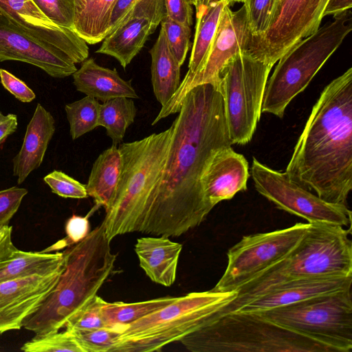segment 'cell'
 Here are the masks:
<instances>
[{
	"mask_svg": "<svg viewBox=\"0 0 352 352\" xmlns=\"http://www.w3.org/2000/svg\"><path fill=\"white\" fill-rule=\"evenodd\" d=\"M166 163L139 232L179 236L198 226L214 208L202 177L214 154L232 145L217 85L190 89L171 124Z\"/></svg>",
	"mask_w": 352,
	"mask_h": 352,
	"instance_id": "1",
	"label": "cell"
},
{
	"mask_svg": "<svg viewBox=\"0 0 352 352\" xmlns=\"http://www.w3.org/2000/svg\"><path fill=\"white\" fill-rule=\"evenodd\" d=\"M285 173L322 199L346 206L352 190L351 67L321 92Z\"/></svg>",
	"mask_w": 352,
	"mask_h": 352,
	"instance_id": "2",
	"label": "cell"
},
{
	"mask_svg": "<svg viewBox=\"0 0 352 352\" xmlns=\"http://www.w3.org/2000/svg\"><path fill=\"white\" fill-rule=\"evenodd\" d=\"M104 223L81 241L63 252L64 269L51 292L23 327L43 335L65 328L68 320L96 295L114 268L116 254L111 249Z\"/></svg>",
	"mask_w": 352,
	"mask_h": 352,
	"instance_id": "3",
	"label": "cell"
},
{
	"mask_svg": "<svg viewBox=\"0 0 352 352\" xmlns=\"http://www.w3.org/2000/svg\"><path fill=\"white\" fill-rule=\"evenodd\" d=\"M351 227L309 223L307 232L281 260L263 270L239 287L245 301L294 279L352 275Z\"/></svg>",
	"mask_w": 352,
	"mask_h": 352,
	"instance_id": "4",
	"label": "cell"
},
{
	"mask_svg": "<svg viewBox=\"0 0 352 352\" xmlns=\"http://www.w3.org/2000/svg\"><path fill=\"white\" fill-rule=\"evenodd\" d=\"M173 127L142 140L120 144L123 168L103 223L107 239L139 232L170 145Z\"/></svg>",
	"mask_w": 352,
	"mask_h": 352,
	"instance_id": "5",
	"label": "cell"
},
{
	"mask_svg": "<svg viewBox=\"0 0 352 352\" xmlns=\"http://www.w3.org/2000/svg\"><path fill=\"white\" fill-rule=\"evenodd\" d=\"M180 342L192 352H334L322 342L251 312L224 314Z\"/></svg>",
	"mask_w": 352,
	"mask_h": 352,
	"instance_id": "6",
	"label": "cell"
},
{
	"mask_svg": "<svg viewBox=\"0 0 352 352\" xmlns=\"http://www.w3.org/2000/svg\"><path fill=\"white\" fill-rule=\"evenodd\" d=\"M352 29L350 10L335 15L285 54L267 80L261 113L283 118L289 102L309 84Z\"/></svg>",
	"mask_w": 352,
	"mask_h": 352,
	"instance_id": "7",
	"label": "cell"
},
{
	"mask_svg": "<svg viewBox=\"0 0 352 352\" xmlns=\"http://www.w3.org/2000/svg\"><path fill=\"white\" fill-rule=\"evenodd\" d=\"M236 292H191L131 323L111 352H151L180 341L208 324L212 314L235 298Z\"/></svg>",
	"mask_w": 352,
	"mask_h": 352,
	"instance_id": "8",
	"label": "cell"
},
{
	"mask_svg": "<svg viewBox=\"0 0 352 352\" xmlns=\"http://www.w3.org/2000/svg\"><path fill=\"white\" fill-rule=\"evenodd\" d=\"M291 331L322 342L334 352L352 349L351 288L256 312Z\"/></svg>",
	"mask_w": 352,
	"mask_h": 352,
	"instance_id": "9",
	"label": "cell"
},
{
	"mask_svg": "<svg viewBox=\"0 0 352 352\" xmlns=\"http://www.w3.org/2000/svg\"><path fill=\"white\" fill-rule=\"evenodd\" d=\"M272 68L250 52H244L232 58L222 69L218 87L232 144H245L252 140Z\"/></svg>",
	"mask_w": 352,
	"mask_h": 352,
	"instance_id": "10",
	"label": "cell"
},
{
	"mask_svg": "<svg viewBox=\"0 0 352 352\" xmlns=\"http://www.w3.org/2000/svg\"><path fill=\"white\" fill-rule=\"evenodd\" d=\"M309 227L297 223L289 228L243 236L227 253L228 265L214 292L236 290L263 270L283 258Z\"/></svg>",
	"mask_w": 352,
	"mask_h": 352,
	"instance_id": "11",
	"label": "cell"
},
{
	"mask_svg": "<svg viewBox=\"0 0 352 352\" xmlns=\"http://www.w3.org/2000/svg\"><path fill=\"white\" fill-rule=\"evenodd\" d=\"M252 177L256 190L275 206L309 223L350 226L351 211L346 205L327 202L288 177L253 157Z\"/></svg>",
	"mask_w": 352,
	"mask_h": 352,
	"instance_id": "12",
	"label": "cell"
},
{
	"mask_svg": "<svg viewBox=\"0 0 352 352\" xmlns=\"http://www.w3.org/2000/svg\"><path fill=\"white\" fill-rule=\"evenodd\" d=\"M252 40L245 6L236 11L227 5L223 8L210 48L201 69L190 80L181 82L179 88L166 104L162 107L152 122L179 112L185 96L193 87L206 83L217 85L219 75L226 63L239 53L248 52Z\"/></svg>",
	"mask_w": 352,
	"mask_h": 352,
	"instance_id": "13",
	"label": "cell"
},
{
	"mask_svg": "<svg viewBox=\"0 0 352 352\" xmlns=\"http://www.w3.org/2000/svg\"><path fill=\"white\" fill-rule=\"evenodd\" d=\"M325 0H281L268 30L252 38L249 52L273 67L302 38L320 27Z\"/></svg>",
	"mask_w": 352,
	"mask_h": 352,
	"instance_id": "14",
	"label": "cell"
},
{
	"mask_svg": "<svg viewBox=\"0 0 352 352\" xmlns=\"http://www.w3.org/2000/svg\"><path fill=\"white\" fill-rule=\"evenodd\" d=\"M5 60L33 65L56 78L69 76L77 70L65 52L23 32L0 12V62Z\"/></svg>",
	"mask_w": 352,
	"mask_h": 352,
	"instance_id": "15",
	"label": "cell"
},
{
	"mask_svg": "<svg viewBox=\"0 0 352 352\" xmlns=\"http://www.w3.org/2000/svg\"><path fill=\"white\" fill-rule=\"evenodd\" d=\"M165 15L164 0H140L102 40L96 53L114 57L123 68L140 52Z\"/></svg>",
	"mask_w": 352,
	"mask_h": 352,
	"instance_id": "16",
	"label": "cell"
},
{
	"mask_svg": "<svg viewBox=\"0 0 352 352\" xmlns=\"http://www.w3.org/2000/svg\"><path fill=\"white\" fill-rule=\"evenodd\" d=\"M0 12L23 32L65 52L75 64L87 58V42L73 30L51 22L32 0H0Z\"/></svg>",
	"mask_w": 352,
	"mask_h": 352,
	"instance_id": "17",
	"label": "cell"
},
{
	"mask_svg": "<svg viewBox=\"0 0 352 352\" xmlns=\"http://www.w3.org/2000/svg\"><path fill=\"white\" fill-rule=\"evenodd\" d=\"M64 269L0 282V334L23 327L56 285Z\"/></svg>",
	"mask_w": 352,
	"mask_h": 352,
	"instance_id": "18",
	"label": "cell"
},
{
	"mask_svg": "<svg viewBox=\"0 0 352 352\" xmlns=\"http://www.w3.org/2000/svg\"><path fill=\"white\" fill-rule=\"evenodd\" d=\"M352 275L309 277L280 283L235 311L256 313L311 297L351 288Z\"/></svg>",
	"mask_w": 352,
	"mask_h": 352,
	"instance_id": "19",
	"label": "cell"
},
{
	"mask_svg": "<svg viewBox=\"0 0 352 352\" xmlns=\"http://www.w3.org/2000/svg\"><path fill=\"white\" fill-rule=\"evenodd\" d=\"M248 162L232 146L218 151L202 177L205 195L212 206L247 189Z\"/></svg>",
	"mask_w": 352,
	"mask_h": 352,
	"instance_id": "20",
	"label": "cell"
},
{
	"mask_svg": "<svg viewBox=\"0 0 352 352\" xmlns=\"http://www.w3.org/2000/svg\"><path fill=\"white\" fill-rule=\"evenodd\" d=\"M55 130L54 117L38 103L28 124L21 149L12 160L13 175L17 177L18 184L41 166Z\"/></svg>",
	"mask_w": 352,
	"mask_h": 352,
	"instance_id": "21",
	"label": "cell"
},
{
	"mask_svg": "<svg viewBox=\"0 0 352 352\" xmlns=\"http://www.w3.org/2000/svg\"><path fill=\"white\" fill-rule=\"evenodd\" d=\"M182 245L162 236L137 239L135 252L140 267L154 283L164 287L175 281Z\"/></svg>",
	"mask_w": 352,
	"mask_h": 352,
	"instance_id": "22",
	"label": "cell"
},
{
	"mask_svg": "<svg viewBox=\"0 0 352 352\" xmlns=\"http://www.w3.org/2000/svg\"><path fill=\"white\" fill-rule=\"evenodd\" d=\"M72 76L77 91L103 102L118 97L139 98L131 80L122 79L116 69L98 65L92 58L85 60Z\"/></svg>",
	"mask_w": 352,
	"mask_h": 352,
	"instance_id": "23",
	"label": "cell"
},
{
	"mask_svg": "<svg viewBox=\"0 0 352 352\" xmlns=\"http://www.w3.org/2000/svg\"><path fill=\"white\" fill-rule=\"evenodd\" d=\"M195 8L196 25L188 70L182 82L190 80L203 67L228 0H189Z\"/></svg>",
	"mask_w": 352,
	"mask_h": 352,
	"instance_id": "24",
	"label": "cell"
},
{
	"mask_svg": "<svg viewBox=\"0 0 352 352\" xmlns=\"http://www.w3.org/2000/svg\"><path fill=\"white\" fill-rule=\"evenodd\" d=\"M123 168V160L118 145L112 144L95 160L87 184L88 196L97 206L109 208L115 197Z\"/></svg>",
	"mask_w": 352,
	"mask_h": 352,
	"instance_id": "25",
	"label": "cell"
},
{
	"mask_svg": "<svg viewBox=\"0 0 352 352\" xmlns=\"http://www.w3.org/2000/svg\"><path fill=\"white\" fill-rule=\"evenodd\" d=\"M151 82L157 100L164 106L181 83V65L172 53L165 33L161 28L158 38L150 50Z\"/></svg>",
	"mask_w": 352,
	"mask_h": 352,
	"instance_id": "26",
	"label": "cell"
},
{
	"mask_svg": "<svg viewBox=\"0 0 352 352\" xmlns=\"http://www.w3.org/2000/svg\"><path fill=\"white\" fill-rule=\"evenodd\" d=\"M118 0H75L73 30L88 44L107 35L113 8Z\"/></svg>",
	"mask_w": 352,
	"mask_h": 352,
	"instance_id": "27",
	"label": "cell"
},
{
	"mask_svg": "<svg viewBox=\"0 0 352 352\" xmlns=\"http://www.w3.org/2000/svg\"><path fill=\"white\" fill-rule=\"evenodd\" d=\"M63 265V252L53 253L17 250L9 258L0 261V282L35 274H46Z\"/></svg>",
	"mask_w": 352,
	"mask_h": 352,
	"instance_id": "28",
	"label": "cell"
},
{
	"mask_svg": "<svg viewBox=\"0 0 352 352\" xmlns=\"http://www.w3.org/2000/svg\"><path fill=\"white\" fill-rule=\"evenodd\" d=\"M175 298L166 296L136 302H106L102 314L107 327L122 333L131 323L167 305Z\"/></svg>",
	"mask_w": 352,
	"mask_h": 352,
	"instance_id": "29",
	"label": "cell"
},
{
	"mask_svg": "<svg viewBox=\"0 0 352 352\" xmlns=\"http://www.w3.org/2000/svg\"><path fill=\"white\" fill-rule=\"evenodd\" d=\"M137 109L133 98L118 97L100 105L98 126L105 128L112 144L119 145L134 122Z\"/></svg>",
	"mask_w": 352,
	"mask_h": 352,
	"instance_id": "30",
	"label": "cell"
},
{
	"mask_svg": "<svg viewBox=\"0 0 352 352\" xmlns=\"http://www.w3.org/2000/svg\"><path fill=\"white\" fill-rule=\"evenodd\" d=\"M100 105L97 99L89 96L65 105L73 140L98 126Z\"/></svg>",
	"mask_w": 352,
	"mask_h": 352,
	"instance_id": "31",
	"label": "cell"
},
{
	"mask_svg": "<svg viewBox=\"0 0 352 352\" xmlns=\"http://www.w3.org/2000/svg\"><path fill=\"white\" fill-rule=\"evenodd\" d=\"M21 350L25 352H84L73 333L67 329L63 331L35 335L23 344Z\"/></svg>",
	"mask_w": 352,
	"mask_h": 352,
	"instance_id": "32",
	"label": "cell"
},
{
	"mask_svg": "<svg viewBox=\"0 0 352 352\" xmlns=\"http://www.w3.org/2000/svg\"><path fill=\"white\" fill-rule=\"evenodd\" d=\"M281 0H243L252 38L265 34L272 25Z\"/></svg>",
	"mask_w": 352,
	"mask_h": 352,
	"instance_id": "33",
	"label": "cell"
},
{
	"mask_svg": "<svg viewBox=\"0 0 352 352\" xmlns=\"http://www.w3.org/2000/svg\"><path fill=\"white\" fill-rule=\"evenodd\" d=\"M70 331L84 352H111L121 334L109 327Z\"/></svg>",
	"mask_w": 352,
	"mask_h": 352,
	"instance_id": "34",
	"label": "cell"
},
{
	"mask_svg": "<svg viewBox=\"0 0 352 352\" xmlns=\"http://www.w3.org/2000/svg\"><path fill=\"white\" fill-rule=\"evenodd\" d=\"M160 23L170 50L182 66L190 45V27L173 21L166 14Z\"/></svg>",
	"mask_w": 352,
	"mask_h": 352,
	"instance_id": "35",
	"label": "cell"
},
{
	"mask_svg": "<svg viewBox=\"0 0 352 352\" xmlns=\"http://www.w3.org/2000/svg\"><path fill=\"white\" fill-rule=\"evenodd\" d=\"M106 302L96 295L68 320L65 328L74 330L107 327L102 314V308Z\"/></svg>",
	"mask_w": 352,
	"mask_h": 352,
	"instance_id": "36",
	"label": "cell"
},
{
	"mask_svg": "<svg viewBox=\"0 0 352 352\" xmlns=\"http://www.w3.org/2000/svg\"><path fill=\"white\" fill-rule=\"evenodd\" d=\"M51 22L58 27L73 30L75 0H32Z\"/></svg>",
	"mask_w": 352,
	"mask_h": 352,
	"instance_id": "37",
	"label": "cell"
},
{
	"mask_svg": "<svg viewBox=\"0 0 352 352\" xmlns=\"http://www.w3.org/2000/svg\"><path fill=\"white\" fill-rule=\"evenodd\" d=\"M43 180L52 192L60 197L73 199L88 197L85 185L60 170H53L45 175Z\"/></svg>",
	"mask_w": 352,
	"mask_h": 352,
	"instance_id": "38",
	"label": "cell"
},
{
	"mask_svg": "<svg viewBox=\"0 0 352 352\" xmlns=\"http://www.w3.org/2000/svg\"><path fill=\"white\" fill-rule=\"evenodd\" d=\"M89 214L86 217L72 215L65 223L66 237L42 250L43 252H54L58 250L76 244L84 239L89 233Z\"/></svg>",
	"mask_w": 352,
	"mask_h": 352,
	"instance_id": "39",
	"label": "cell"
},
{
	"mask_svg": "<svg viewBox=\"0 0 352 352\" xmlns=\"http://www.w3.org/2000/svg\"><path fill=\"white\" fill-rule=\"evenodd\" d=\"M28 192L27 189L16 186L0 190V224L9 223Z\"/></svg>",
	"mask_w": 352,
	"mask_h": 352,
	"instance_id": "40",
	"label": "cell"
},
{
	"mask_svg": "<svg viewBox=\"0 0 352 352\" xmlns=\"http://www.w3.org/2000/svg\"><path fill=\"white\" fill-rule=\"evenodd\" d=\"M0 81L3 87L22 102H30L36 95L23 80L4 69H0Z\"/></svg>",
	"mask_w": 352,
	"mask_h": 352,
	"instance_id": "41",
	"label": "cell"
},
{
	"mask_svg": "<svg viewBox=\"0 0 352 352\" xmlns=\"http://www.w3.org/2000/svg\"><path fill=\"white\" fill-rule=\"evenodd\" d=\"M165 14L170 19L191 26L192 8L189 0H164Z\"/></svg>",
	"mask_w": 352,
	"mask_h": 352,
	"instance_id": "42",
	"label": "cell"
},
{
	"mask_svg": "<svg viewBox=\"0 0 352 352\" xmlns=\"http://www.w3.org/2000/svg\"><path fill=\"white\" fill-rule=\"evenodd\" d=\"M140 0H118L110 18L108 34L113 31Z\"/></svg>",
	"mask_w": 352,
	"mask_h": 352,
	"instance_id": "43",
	"label": "cell"
},
{
	"mask_svg": "<svg viewBox=\"0 0 352 352\" xmlns=\"http://www.w3.org/2000/svg\"><path fill=\"white\" fill-rule=\"evenodd\" d=\"M12 227L0 224V261L12 256L18 249L12 240Z\"/></svg>",
	"mask_w": 352,
	"mask_h": 352,
	"instance_id": "44",
	"label": "cell"
},
{
	"mask_svg": "<svg viewBox=\"0 0 352 352\" xmlns=\"http://www.w3.org/2000/svg\"><path fill=\"white\" fill-rule=\"evenodd\" d=\"M18 126L17 116L14 113L3 115L0 112V144L16 131Z\"/></svg>",
	"mask_w": 352,
	"mask_h": 352,
	"instance_id": "45",
	"label": "cell"
},
{
	"mask_svg": "<svg viewBox=\"0 0 352 352\" xmlns=\"http://www.w3.org/2000/svg\"><path fill=\"white\" fill-rule=\"evenodd\" d=\"M352 0H328L322 16L338 15L351 8Z\"/></svg>",
	"mask_w": 352,
	"mask_h": 352,
	"instance_id": "46",
	"label": "cell"
},
{
	"mask_svg": "<svg viewBox=\"0 0 352 352\" xmlns=\"http://www.w3.org/2000/svg\"><path fill=\"white\" fill-rule=\"evenodd\" d=\"M228 1L229 2L230 5H232L234 3H237V2H243V0H228Z\"/></svg>",
	"mask_w": 352,
	"mask_h": 352,
	"instance_id": "47",
	"label": "cell"
},
{
	"mask_svg": "<svg viewBox=\"0 0 352 352\" xmlns=\"http://www.w3.org/2000/svg\"><path fill=\"white\" fill-rule=\"evenodd\" d=\"M327 1H328V0H325L326 4H327Z\"/></svg>",
	"mask_w": 352,
	"mask_h": 352,
	"instance_id": "48",
	"label": "cell"
},
{
	"mask_svg": "<svg viewBox=\"0 0 352 352\" xmlns=\"http://www.w3.org/2000/svg\"><path fill=\"white\" fill-rule=\"evenodd\" d=\"M1 112V111H0Z\"/></svg>",
	"mask_w": 352,
	"mask_h": 352,
	"instance_id": "49",
	"label": "cell"
},
{
	"mask_svg": "<svg viewBox=\"0 0 352 352\" xmlns=\"http://www.w3.org/2000/svg\"></svg>",
	"mask_w": 352,
	"mask_h": 352,
	"instance_id": "50",
	"label": "cell"
}]
</instances>
